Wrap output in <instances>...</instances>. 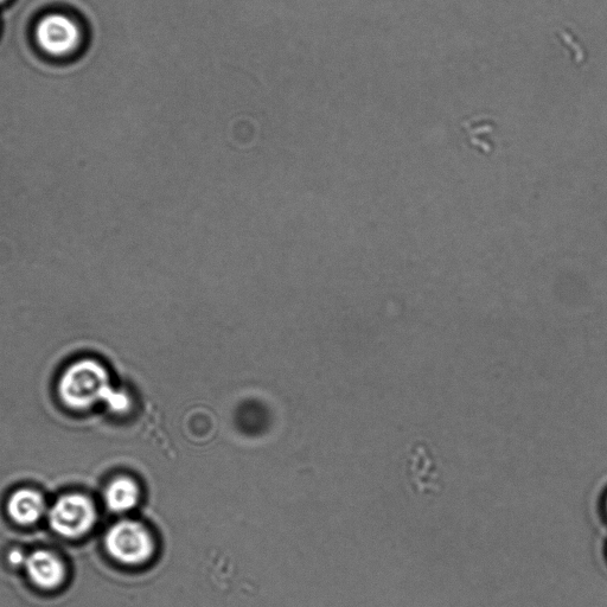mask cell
<instances>
[{
    "mask_svg": "<svg viewBox=\"0 0 607 607\" xmlns=\"http://www.w3.org/2000/svg\"><path fill=\"white\" fill-rule=\"evenodd\" d=\"M606 509H607V501H606Z\"/></svg>",
    "mask_w": 607,
    "mask_h": 607,
    "instance_id": "obj_10",
    "label": "cell"
},
{
    "mask_svg": "<svg viewBox=\"0 0 607 607\" xmlns=\"http://www.w3.org/2000/svg\"><path fill=\"white\" fill-rule=\"evenodd\" d=\"M97 514L93 503L82 495L63 496L49 513L50 526L66 538H79L94 525Z\"/></svg>",
    "mask_w": 607,
    "mask_h": 607,
    "instance_id": "obj_3",
    "label": "cell"
},
{
    "mask_svg": "<svg viewBox=\"0 0 607 607\" xmlns=\"http://www.w3.org/2000/svg\"><path fill=\"white\" fill-rule=\"evenodd\" d=\"M9 561H10L11 565L21 566V565H25V561H27V558L24 557V555L21 551H18V549H15V551L10 552Z\"/></svg>",
    "mask_w": 607,
    "mask_h": 607,
    "instance_id": "obj_8",
    "label": "cell"
},
{
    "mask_svg": "<svg viewBox=\"0 0 607 607\" xmlns=\"http://www.w3.org/2000/svg\"><path fill=\"white\" fill-rule=\"evenodd\" d=\"M59 391L66 405L80 410L99 401H104L114 412H124L130 405L127 395L111 386L106 368L89 359L75 362L67 368L61 376Z\"/></svg>",
    "mask_w": 607,
    "mask_h": 607,
    "instance_id": "obj_1",
    "label": "cell"
},
{
    "mask_svg": "<svg viewBox=\"0 0 607 607\" xmlns=\"http://www.w3.org/2000/svg\"><path fill=\"white\" fill-rule=\"evenodd\" d=\"M2 2H3V0H0V3H2Z\"/></svg>",
    "mask_w": 607,
    "mask_h": 607,
    "instance_id": "obj_9",
    "label": "cell"
},
{
    "mask_svg": "<svg viewBox=\"0 0 607 607\" xmlns=\"http://www.w3.org/2000/svg\"><path fill=\"white\" fill-rule=\"evenodd\" d=\"M37 40L49 54H67L79 42V29L65 16L50 15L38 24Z\"/></svg>",
    "mask_w": 607,
    "mask_h": 607,
    "instance_id": "obj_4",
    "label": "cell"
},
{
    "mask_svg": "<svg viewBox=\"0 0 607 607\" xmlns=\"http://www.w3.org/2000/svg\"><path fill=\"white\" fill-rule=\"evenodd\" d=\"M139 497L137 484L129 478L115 479L106 491V503L114 513H125L136 506Z\"/></svg>",
    "mask_w": 607,
    "mask_h": 607,
    "instance_id": "obj_7",
    "label": "cell"
},
{
    "mask_svg": "<svg viewBox=\"0 0 607 607\" xmlns=\"http://www.w3.org/2000/svg\"><path fill=\"white\" fill-rule=\"evenodd\" d=\"M106 548L125 565H142L153 557L155 541L142 523L121 521L108 530Z\"/></svg>",
    "mask_w": 607,
    "mask_h": 607,
    "instance_id": "obj_2",
    "label": "cell"
},
{
    "mask_svg": "<svg viewBox=\"0 0 607 607\" xmlns=\"http://www.w3.org/2000/svg\"><path fill=\"white\" fill-rule=\"evenodd\" d=\"M25 568L33 583L43 590H54L66 577L65 566L53 553L37 551L27 558Z\"/></svg>",
    "mask_w": 607,
    "mask_h": 607,
    "instance_id": "obj_5",
    "label": "cell"
},
{
    "mask_svg": "<svg viewBox=\"0 0 607 607\" xmlns=\"http://www.w3.org/2000/svg\"><path fill=\"white\" fill-rule=\"evenodd\" d=\"M8 510L12 520L19 525H33L44 514L46 502H44L42 495L36 493V491L22 489L11 496Z\"/></svg>",
    "mask_w": 607,
    "mask_h": 607,
    "instance_id": "obj_6",
    "label": "cell"
}]
</instances>
